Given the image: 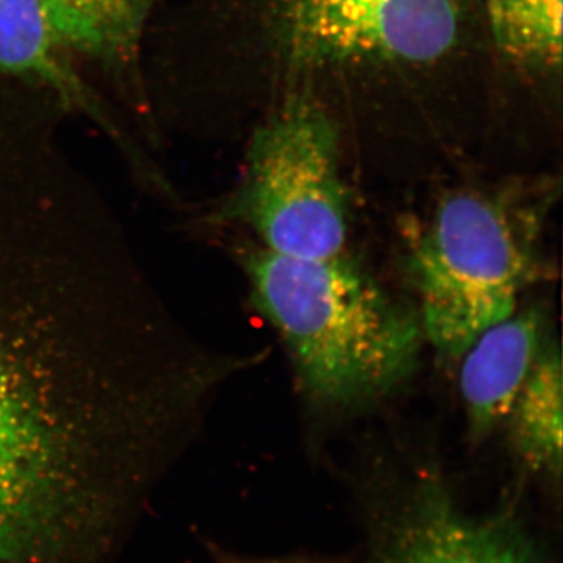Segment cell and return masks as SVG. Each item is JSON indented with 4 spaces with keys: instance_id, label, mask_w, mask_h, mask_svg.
<instances>
[{
    "instance_id": "3",
    "label": "cell",
    "mask_w": 563,
    "mask_h": 563,
    "mask_svg": "<svg viewBox=\"0 0 563 563\" xmlns=\"http://www.w3.org/2000/svg\"><path fill=\"white\" fill-rule=\"evenodd\" d=\"M243 265L252 302L279 333L313 406L352 412L413 376L424 339L417 313L343 252L298 258L258 247Z\"/></svg>"
},
{
    "instance_id": "6",
    "label": "cell",
    "mask_w": 563,
    "mask_h": 563,
    "mask_svg": "<svg viewBox=\"0 0 563 563\" xmlns=\"http://www.w3.org/2000/svg\"><path fill=\"white\" fill-rule=\"evenodd\" d=\"M383 563H536L507 515L463 514L439 483L415 485Z\"/></svg>"
},
{
    "instance_id": "1",
    "label": "cell",
    "mask_w": 563,
    "mask_h": 563,
    "mask_svg": "<svg viewBox=\"0 0 563 563\" xmlns=\"http://www.w3.org/2000/svg\"><path fill=\"white\" fill-rule=\"evenodd\" d=\"M242 366L192 339L113 221L0 198V563L128 509Z\"/></svg>"
},
{
    "instance_id": "11",
    "label": "cell",
    "mask_w": 563,
    "mask_h": 563,
    "mask_svg": "<svg viewBox=\"0 0 563 563\" xmlns=\"http://www.w3.org/2000/svg\"><path fill=\"white\" fill-rule=\"evenodd\" d=\"M562 415L561 347L550 336L506 418L514 453L532 472L561 474Z\"/></svg>"
},
{
    "instance_id": "9",
    "label": "cell",
    "mask_w": 563,
    "mask_h": 563,
    "mask_svg": "<svg viewBox=\"0 0 563 563\" xmlns=\"http://www.w3.org/2000/svg\"><path fill=\"white\" fill-rule=\"evenodd\" d=\"M487 69L553 101L561 92L562 0H476Z\"/></svg>"
},
{
    "instance_id": "2",
    "label": "cell",
    "mask_w": 563,
    "mask_h": 563,
    "mask_svg": "<svg viewBox=\"0 0 563 563\" xmlns=\"http://www.w3.org/2000/svg\"><path fill=\"white\" fill-rule=\"evenodd\" d=\"M254 47L268 103L307 96L365 129L380 96L487 66L476 0H257Z\"/></svg>"
},
{
    "instance_id": "7",
    "label": "cell",
    "mask_w": 563,
    "mask_h": 563,
    "mask_svg": "<svg viewBox=\"0 0 563 563\" xmlns=\"http://www.w3.org/2000/svg\"><path fill=\"white\" fill-rule=\"evenodd\" d=\"M0 73L38 85L63 107L95 122L146 179H154L132 140L74 66L43 0H0Z\"/></svg>"
},
{
    "instance_id": "4",
    "label": "cell",
    "mask_w": 563,
    "mask_h": 563,
    "mask_svg": "<svg viewBox=\"0 0 563 563\" xmlns=\"http://www.w3.org/2000/svg\"><path fill=\"white\" fill-rule=\"evenodd\" d=\"M553 177H507L448 188L406 233L404 268L422 335L450 358L517 312L543 274Z\"/></svg>"
},
{
    "instance_id": "10",
    "label": "cell",
    "mask_w": 563,
    "mask_h": 563,
    "mask_svg": "<svg viewBox=\"0 0 563 563\" xmlns=\"http://www.w3.org/2000/svg\"><path fill=\"white\" fill-rule=\"evenodd\" d=\"M158 2L161 0H43L66 49L98 63L118 84L131 88L139 77L144 29Z\"/></svg>"
},
{
    "instance_id": "5",
    "label": "cell",
    "mask_w": 563,
    "mask_h": 563,
    "mask_svg": "<svg viewBox=\"0 0 563 563\" xmlns=\"http://www.w3.org/2000/svg\"><path fill=\"white\" fill-rule=\"evenodd\" d=\"M342 128L321 103L287 96L263 111L239 184L214 217L247 225L265 250L298 258L342 254L350 225Z\"/></svg>"
},
{
    "instance_id": "8",
    "label": "cell",
    "mask_w": 563,
    "mask_h": 563,
    "mask_svg": "<svg viewBox=\"0 0 563 563\" xmlns=\"http://www.w3.org/2000/svg\"><path fill=\"white\" fill-rule=\"evenodd\" d=\"M548 340L544 314L531 307L485 329L463 352L461 393L473 440L506 422Z\"/></svg>"
},
{
    "instance_id": "12",
    "label": "cell",
    "mask_w": 563,
    "mask_h": 563,
    "mask_svg": "<svg viewBox=\"0 0 563 563\" xmlns=\"http://www.w3.org/2000/svg\"><path fill=\"white\" fill-rule=\"evenodd\" d=\"M235 563H312L301 559H273V561H240Z\"/></svg>"
}]
</instances>
